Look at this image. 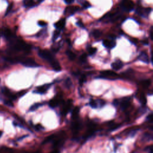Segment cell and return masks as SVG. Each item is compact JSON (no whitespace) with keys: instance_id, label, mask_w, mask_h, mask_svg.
<instances>
[{"instance_id":"obj_1","label":"cell","mask_w":153,"mask_h":153,"mask_svg":"<svg viewBox=\"0 0 153 153\" xmlns=\"http://www.w3.org/2000/svg\"><path fill=\"white\" fill-rule=\"evenodd\" d=\"M120 6L123 10L127 12H130L134 10L135 4L132 0H122Z\"/></svg>"},{"instance_id":"obj_2","label":"cell","mask_w":153,"mask_h":153,"mask_svg":"<svg viewBox=\"0 0 153 153\" xmlns=\"http://www.w3.org/2000/svg\"><path fill=\"white\" fill-rule=\"evenodd\" d=\"M38 55L42 59L48 61L49 63L52 62L54 59H55L49 51L46 50H39L38 52Z\"/></svg>"},{"instance_id":"obj_3","label":"cell","mask_w":153,"mask_h":153,"mask_svg":"<svg viewBox=\"0 0 153 153\" xmlns=\"http://www.w3.org/2000/svg\"><path fill=\"white\" fill-rule=\"evenodd\" d=\"M101 76L99 77L101 78H106V79H116L118 77V75L113 71L106 70L103 71L101 72Z\"/></svg>"},{"instance_id":"obj_4","label":"cell","mask_w":153,"mask_h":153,"mask_svg":"<svg viewBox=\"0 0 153 153\" xmlns=\"http://www.w3.org/2000/svg\"><path fill=\"white\" fill-rule=\"evenodd\" d=\"M23 65L27 67H37L39 65L36 62L34 59L32 58H22L20 61Z\"/></svg>"},{"instance_id":"obj_5","label":"cell","mask_w":153,"mask_h":153,"mask_svg":"<svg viewBox=\"0 0 153 153\" xmlns=\"http://www.w3.org/2000/svg\"><path fill=\"white\" fill-rule=\"evenodd\" d=\"M50 85L51 84H44L43 85L37 87V89L34 91V92L37 93H39V94H44V93H45L46 92H47V90L49 89V88L50 87Z\"/></svg>"},{"instance_id":"obj_6","label":"cell","mask_w":153,"mask_h":153,"mask_svg":"<svg viewBox=\"0 0 153 153\" xmlns=\"http://www.w3.org/2000/svg\"><path fill=\"white\" fill-rule=\"evenodd\" d=\"M79 8L76 6H68L66 8L65 10V14H70V15H72L78 11Z\"/></svg>"},{"instance_id":"obj_7","label":"cell","mask_w":153,"mask_h":153,"mask_svg":"<svg viewBox=\"0 0 153 153\" xmlns=\"http://www.w3.org/2000/svg\"><path fill=\"white\" fill-rule=\"evenodd\" d=\"M72 101H71V99H69L68 101H67V102L64 104L63 110H62V114H67V113L70 111L71 108V106L72 105Z\"/></svg>"},{"instance_id":"obj_8","label":"cell","mask_w":153,"mask_h":153,"mask_svg":"<svg viewBox=\"0 0 153 153\" xmlns=\"http://www.w3.org/2000/svg\"><path fill=\"white\" fill-rule=\"evenodd\" d=\"M138 59L146 63H149V62L148 55H147V53L145 52H142L141 53L140 55L138 56Z\"/></svg>"},{"instance_id":"obj_9","label":"cell","mask_w":153,"mask_h":153,"mask_svg":"<svg viewBox=\"0 0 153 153\" xmlns=\"http://www.w3.org/2000/svg\"><path fill=\"white\" fill-rule=\"evenodd\" d=\"M51 66L55 71H61V67H60V64H59V62L57 61L56 59H54L52 62H50Z\"/></svg>"},{"instance_id":"obj_10","label":"cell","mask_w":153,"mask_h":153,"mask_svg":"<svg viewBox=\"0 0 153 153\" xmlns=\"http://www.w3.org/2000/svg\"><path fill=\"white\" fill-rule=\"evenodd\" d=\"M103 45L106 48L113 49L116 46V43L114 41H110L108 39H105V40H103Z\"/></svg>"},{"instance_id":"obj_11","label":"cell","mask_w":153,"mask_h":153,"mask_svg":"<svg viewBox=\"0 0 153 153\" xmlns=\"http://www.w3.org/2000/svg\"><path fill=\"white\" fill-rule=\"evenodd\" d=\"M130 104V98H125L122 100V101L121 102L120 106L122 110H126L127 109L128 106H129Z\"/></svg>"},{"instance_id":"obj_12","label":"cell","mask_w":153,"mask_h":153,"mask_svg":"<svg viewBox=\"0 0 153 153\" xmlns=\"http://www.w3.org/2000/svg\"><path fill=\"white\" fill-rule=\"evenodd\" d=\"M65 23H66V21L65 19H62L59 20L58 22H56L55 24V28L57 29H58V30L62 29L64 27H65Z\"/></svg>"},{"instance_id":"obj_13","label":"cell","mask_w":153,"mask_h":153,"mask_svg":"<svg viewBox=\"0 0 153 153\" xmlns=\"http://www.w3.org/2000/svg\"><path fill=\"white\" fill-rule=\"evenodd\" d=\"M123 67V63L120 61V60H117V61L113 62V63L111 64L112 68H113V70L116 71L120 70L121 68H122Z\"/></svg>"},{"instance_id":"obj_14","label":"cell","mask_w":153,"mask_h":153,"mask_svg":"<svg viewBox=\"0 0 153 153\" xmlns=\"http://www.w3.org/2000/svg\"><path fill=\"white\" fill-rule=\"evenodd\" d=\"M59 102H60V101H59L58 99L54 98V99H51L50 101H49V105L50 108H55L59 104Z\"/></svg>"},{"instance_id":"obj_15","label":"cell","mask_w":153,"mask_h":153,"mask_svg":"<svg viewBox=\"0 0 153 153\" xmlns=\"http://www.w3.org/2000/svg\"><path fill=\"white\" fill-rule=\"evenodd\" d=\"M53 145L54 148H57L60 147L61 146H62V145L63 144L64 141L63 139H56V140H55V139L53 140Z\"/></svg>"},{"instance_id":"obj_16","label":"cell","mask_w":153,"mask_h":153,"mask_svg":"<svg viewBox=\"0 0 153 153\" xmlns=\"http://www.w3.org/2000/svg\"><path fill=\"white\" fill-rule=\"evenodd\" d=\"M80 128H81V124H80V123L79 121H77L72 123L71 129L74 132H78L80 129Z\"/></svg>"},{"instance_id":"obj_17","label":"cell","mask_w":153,"mask_h":153,"mask_svg":"<svg viewBox=\"0 0 153 153\" xmlns=\"http://www.w3.org/2000/svg\"><path fill=\"white\" fill-rule=\"evenodd\" d=\"M35 3L34 0H24V5L25 7L31 8L35 6Z\"/></svg>"},{"instance_id":"obj_18","label":"cell","mask_w":153,"mask_h":153,"mask_svg":"<svg viewBox=\"0 0 153 153\" xmlns=\"http://www.w3.org/2000/svg\"><path fill=\"white\" fill-rule=\"evenodd\" d=\"M79 112H80V108H79V107H78V106L74 108L72 111V115H71L72 119H76V118L78 117Z\"/></svg>"},{"instance_id":"obj_19","label":"cell","mask_w":153,"mask_h":153,"mask_svg":"<svg viewBox=\"0 0 153 153\" xmlns=\"http://www.w3.org/2000/svg\"><path fill=\"white\" fill-rule=\"evenodd\" d=\"M136 13L139 15L142 16V17H147L145 13V8H143L142 7H138L136 10Z\"/></svg>"},{"instance_id":"obj_20","label":"cell","mask_w":153,"mask_h":153,"mask_svg":"<svg viewBox=\"0 0 153 153\" xmlns=\"http://www.w3.org/2000/svg\"><path fill=\"white\" fill-rule=\"evenodd\" d=\"M66 54H67L68 58L70 59L71 60H74L75 59V57H76V55L71 50H67V52H66Z\"/></svg>"},{"instance_id":"obj_21","label":"cell","mask_w":153,"mask_h":153,"mask_svg":"<svg viewBox=\"0 0 153 153\" xmlns=\"http://www.w3.org/2000/svg\"><path fill=\"white\" fill-rule=\"evenodd\" d=\"M56 136L54 135H50L48 136L47 138H46L43 141V142H42V144H47V143L52 142V141H53L54 139H55Z\"/></svg>"},{"instance_id":"obj_22","label":"cell","mask_w":153,"mask_h":153,"mask_svg":"<svg viewBox=\"0 0 153 153\" xmlns=\"http://www.w3.org/2000/svg\"><path fill=\"white\" fill-rule=\"evenodd\" d=\"M152 139V135L150 134H148V133H145L142 136V140L144 141H148L149 140H151Z\"/></svg>"},{"instance_id":"obj_23","label":"cell","mask_w":153,"mask_h":153,"mask_svg":"<svg viewBox=\"0 0 153 153\" xmlns=\"http://www.w3.org/2000/svg\"><path fill=\"white\" fill-rule=\"evenodd\" d=\"M92 35L93 36V37L95 38H98L100 37V36L102 35V32L101 31L98 30V29H95V30L93 31V32H92Z\"/></svg>"},{"instance_id":"obj_24","label":"cell","mask_w":153,"mask_h":153,"mask_svg":"<svg viewBox=\"0 0 153 153\" xmlns=\"http://www.w3.org/2000/svg\"><path fill=\"white\" fill-rule=\"evenodd\" d=\"M151 81L150 80H149V79H147V80H145L144 81H142V83H141V84L143 87H144V88H148V87H149V85H151Z\"/></svg>"},{"instance_id":"obj_25","label":"cell","mask_w":153,"mask_h":153,"mask_svg":"<svg viewBox=\"0 0 153 153\" xmlns=\"http://www.w3.org/2000/svg\"><path fill=\"white\" fill-rule=\"evenodd\" d=\"M42 105H43V104H42V103H35V104H34V105H32V106H31L30 111H35V110L38 109V108L39 107V106H42Z\"/></svg>"},{"instance_id":"obj_26","label":"cell","mask_w":153,"mask_h":153,"mask_svg":"<svg viewBox=\"0 0 153 153\" xmlns=\"http://www.w3.org/2000/svg\"><path fill=\"white\" fill-rule=\"evenodd\" d=\"M89 104L90 105V106L93 108H97L98 106V101H95V100H93V99H92L90 101Z\"/></svg>"},{"instance_id":"obj_27","label":"cell","mask_w":153,"mask_h":153,"mask_svg":"<svg viewBox=\"0 0 153 153\" xmlns=\"http://www.w3.org/2000/svg\"><path fill=\"white\" fill-rule=\"evenodd\" d=\"M139 101H140L141 104L143 105H146V103H147V98H146L144 94H142L140 96V99H139Z\"/></svg>"},{"instance_id":"obj_28","label":"cell","mask_w":153,"mask_h":153,"mask_svg":"<svg viewBox=\"0 0 153 153\" xmlns=\"http://www.w3.org/2000/svg\"><path fill=\"white\" fill-rule=\"evenodd\" d=\"M72 81L71 80V79L70 78H68L66 79L65 82V85L66 86V88H67L68 89H70L72 85Z\"/></svg>"},{"instance_id":"obj_29","label":"cell","mask_w":153,"mask_h":153,"mask_svg":"<svg viewBox=\"0 0 153 153\" xmlns=\"http://www.w3.org/2000/svg\"><path fill=\"white\" fill-rule=\"evenodd\" d=\"M96 51L97 49L96 48H95V47H89V48L88 49V52L90 55H94L95 53L96 52Z\"/></svg>"},{"instance_id":"obj_30","label":"cell","mask_w":153,"mask_h":153,"mask_svg":"<svg viewBox=\"0 0 153 153\" xmlns=\"http://www.w3.org/2000/svg\"><path fill=\"white\" fill-rule=\"evenodd\" d=\"M59 35H60V32H59V31H54V33H53V41H55L56 39L57 38L59 37Z\"/></svg>"},{"instance_id":"obj_31","label":"cell","mask_w":153,"mask_h":153,"mask_svg":"<svg viewBox=\"0 0 153 153\" xmlns=\"http://www.w3.org/2000/svg\"><path fill=\"white\" fill-rule=\"evenodd\" d=\"M79 60L82 63H84L87 60V55L85 54H83L81 56H80Z\"/></svg>"},{"instance_id":"obj_32","label":"cell","mask_w":153,"mask_h":153,"mask_svg":"<svg viewBox=\"0 0 153 153\" xmlns=\"http://www.w3.org/2000/svg\"><path fill=\"white\" fill-rule=\"evenodd\" d=\"M85 81H86V77H85L84 75L81 76V78L79 80V83H80V85H83Z\"/></svg>"},{"instance_id":"obj_33","label":"cell","mask_w":153,"mask_h":153,"mask_svg":"<svg viewBox=\"0 0 153 153\" xmlns=\"http://www.w3.org/2000/svg\"><path fill=\"white\" fill-rule=\"evenodd\" d=\"M4 103L6 105H7L8 106H10V107H13V103L12 101H10V100H6V101H4Z\"/></svg>"},{"instance_id":"obj_34","label":"cell","mask_w":153,"mask_h":153,"mask_svg":"<svg viewBox=\"0 0 153 153\" xmlns=\"http://www.w3.org/2000/svg\"><path fill=\"white\" fill-rule=\"evenodd\" d=\"M38 24L39 26H42V27H43V26H46L47 25V23L46 22H44L43 20H39L38 22Z\"/></svg>"},{"instance_id":"obj_35","label":"cell","mask_w":153,"mask_h":153,"mask_svg":"<svg viewBox=\"0 0 153 153\" xmlns=\"http://www.w3.org/2000/svg\"><path fill=\"white\" fill-rule=\"evenodd\" d=\"M83 6L85 9H88V8L90 7L91 6V5H90V4L88 1H84V2L83 3Z\"/></svg>"},{"instance_id":"obj_36","label":"cell","mask_w":153,"mask_h":153,"mask_svg":"<svg viewBox=\"0 0 153 153\" xmlns=\"http://www.w3.org/2000/svg\"><path fill=\"white\" fill-rule=\"evenodd\" d=\"M12 8H13V4H10L9 6L8 7L7 10V11H6V15H7V14H9L10 11H11V10H12Z\"/></svg>"},{"instance_id":"obj_37","label":"cell","mask_w":153,"mask_h":153,"mask_svg":"<svg viewBox=\"0 0 153 153\" xmlns=\"http://www.w3.org/2000/svg\"><path fill=\"white\" fill-rule=\"evenodd\" d=\"M145 150L148 151V153H152V145L148 146V147L146 148Z\"/></svg>"},{"instance_id":"obj_38","label":"cell","mask_w":153,"mask_h":153,"mask_svg":"<svg viewBox=\"0 0 153 153\" xmlns=\"http://www.w3.org/2000/svg\"><path fill=\"white\" fill-rule=\"evenodd\" d=\"M120 124H115L113 126H112L111 128V130H116L117 129H118V128L120 127Z\"/></svg>"},{"instance_id":"obj_39","label":"cell","mask_w":153,"mask_h":153,"mask_svg":"<svg viewBox=\"0 0 153 153\" xmlns=\"http://www.w3.org/2000/svg\"><path fill=\"white\" fill-rule=\"evenodd\" d=\"M98 102H99V103L98 102V103H99V105H100V106H101V107H102V106H104L105 104V102L103 101V100H102V99L98 100Z\"/></svg>"},{"instance_id":"obj_40","label":"cell","mask_w":153,"mask_h":153,"mask_svg":"<svg viewBox=\"0 0 153 153\" xmlns=\"http://www.w3.org/2000/svg\"><path fill=\"white\" fill-rule=\"evenodd\" d=\"M152 34H153V29H152V26H151L150 30H149V37H150V38L151 40H152L153 39Z\"/></svg>"},{"instance_id":"obj_41","label":"cell","mask_w":153,"mask_h":153,"mask_svg":"<svg viewBox=\"0 0 153 153\" xmlns=\"http://www.w3.org/2000/svg\"><path fill=\"white\" fill-rule=\"evenodd\" d=\"M77 25L78 26H80V27H81V28H84V25L83 24V22H81V20H78V22H77Z\"/></svg>"},{"instance_id":"obj_42","label":"cell","mask_w":153,"mask_h":153,"mask_svg":"<svg viewBox=\"0 0 153 153\" xmlns=\"http://www.w3.org/2000/svg\"><path fill=\"white\" fill-rule=\"evenodd\" d=\"M120 104V102L118 101V99H115L114 102H113V105H114V106H118V105Z\"/></svg>"},{"instance_id":"obj_43","label":"cell","mask_w":153,"mask_h":153,"mask_svg":"<svg viewBox=\"0 0 153 153\" xmlns=\"http://www.w3.org/2000/svg\"><path fill=\"white\" fill-rule=\"evenodd\" d=\"M142 43L144 45H148L149 44V41L148 40V39H145L144 40L142 41Z\"/></svg>"},{"instance_id":"obj_44","label":"cell","mask_w":153,"mask_h":153,"mask_svg":"<svg viewBox=\"0 0 153 153\" xmlns=\"http://www.w3.org/2000/svg\"><path fill=\"white\" fill-rule=\"evenodd\" d=\"M152 114H150L147 117V120H148V121H152Z\"/></svg>"},{"instance_id":"obj_45","label":"cell","mask_w":153,"mask_h":153,"mask_svg":"<svg viewBox=\"0 0 153 153\" xmlns=\"http://www.w3.org/2000/svg\"><path fill=\"white\" fill-rule=\"evenodd\" d=\"M74 1V0H65V2L67 4H71Z\"/></svg>"},{"instance_id":"obj_46","label":"cell","mask_w":153,"mask_h":153,"mask_svg":"<svg viewBox=\"0 0 153 153\" xmlns=\"http://www.w3.org/2000/svg\"><path fill=\"white\" fill-rule=\"evenodd\" d=\"M50 153H59V151L58 149H55V150L52 151V152H50Z\"/></svg>"},{"instance_id":"obj_47","label":"cell","mask_w":153,"mask_h":153,"mask_svg":"<svg viewBox=\"0 0 153 153\" xmlns=\"http://www.w3.org/2000/svg\"><path fill=\"white\" fill-rule=\"evenodd\" d=\"M2 135H3V132L0 130V137H1V136H2Z\"/></svg>"},{"instance_id":"obj_48","label":"cell","mask_w":153,"mask_h":153,"mask_svg":"<svg viewBox=\"0 0 153 153\" xmlns=\"http://www.w3.org/2000/svg\"><path fill=\"white\" fill-rule=\"evenodd\" d=\"M44 0H38V3H41V2H42V1H43Z\"/></svg>"}]
</instances>
